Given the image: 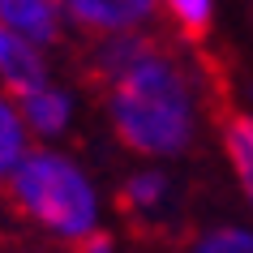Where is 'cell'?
<instances>
[{"mask_svg": "<svg viewBox=\"0 0 253 253\" xmlns=\"http://www.w3.org/2000/svg\"><path fill=\"white\" fill-rule=\"evenodd\" d=\"M107 107L120 142L137 155H176L193 137V86L159 43L107 86Z\"/></svg>", "mask_w": 253, "mask_h": 253, "instance_id": "1", "label": "cell"}, {"mask_svg": "<svg viewBox=\"0 0 253 253\" xmlns=\"http://www.w3.org/2000/svg\"><path fill=\"white\" fill-rule=\"evenodd\" d=\"M13 202L30 219H39L47 232L65 240L94 236V189L90 180L52 150H26V159L9 176Z\"/></svg>", "mask_w": 253, "mask_h": 253, "instance_id": "2", "label": "cell"}, {"mask_svg": "<svg viewBox=\"0 0 253 253\" xmlns=\"http://www.w3.org/2000/svg\"><path fill=\"white\" fill-rule=\"evenodd\" d=\"M0 78H4V86H9L17 99H26V94H35L39 86H47L35 47H30L26 39H17L4 22H0Z\"/></svg>", "mask_w": 253, "mask_h": 253, "instance_id": "3", "label": "cell"}, {"mask_svg": "<svg viewBox=\"0 0 253 253\" xmlns=\"http://www.w3.org/2000/svg\"><path fill=\"white\" fill-rule=\"evenodd\" d=\"M159 13L155 4L146 0H125V4H94V0H78V4H69V17L82 22V26L90 30H107V35H133L142 22Z\"/></svg>", "mask_w": 253, "mask_h": 253, "instance_id": "4", "label": "cell"}, {"mask_svg": "<svg viewBox=\"0 0 253 253\" xmlns=\"http://www.w3.org/2000/svg\"><path fill=\"white\" fill-rule=\"evenodd\" d=\"M0 22L26 43H52L60 30V9L47 0H13V4H0Z\"/></svg>", "mask_w": 253, "mask_h": 253, "instance_id": "5", "label": "cell"}, {"mask_svg": "<svg viewBox=\"0 0 253 253\" xmlns=\"http://www.w3.org/2000/svg\"><path fill=\"white\" fill-rule=\"evenodd\" d=\"M69 120V94L52 90V86H39L35 94L22 99V125H30L35 133H60Z\"/></svg>", "mask_w": 253, "mask_h": 253, "instance_id": "6", "label": "cell"}, {"mask_svg": "<svg viewBox=\"0 0 253 253\" xmlns=\"http://www.w3.org/2000/svg\"><path fill=\"white\" fill-rule=\"evenodd\" d=\"M223 137H227V155H232V163H236V172H240V185H245V193L253 202V120L227 112Z\"/></svg>", "mask_w": 253, "mask_h": 253, "instance_id": "7", "label": "cell"}, {"mask_svg": "<svg viewBox=\"0 0 253 253\" xmlns=\"http://www.w3.org/2000/svg\"><path fill=\"white\" fill-rule=\"evenodd\" d=\"M26 159V125L13 103L0 99V176H13V168Z\"/></svg>", "mask_w": 253, "mask_h": 253, "instance_id": "8", "label": "cell"}, {"mask_svg": "<svg viewBox=\"0 0 253 253\" xmlns=\"http://www.w3.org/2000/svg\"><path fill=\"white\" fill-rule=\"evenodd\" d=\"M168 13L176 17L180 35H189V39H202L206 26H211V4L206 0H176V4H168Z\"/></svg>", "mask_w": 253, "mask_h": 253, "instance_id": "9", "label": "cell"}, {"mask_svg": "<svg viewBox=\"0 0 253 253\" xmlns=\"http://www.w3.org/2000/svg\"><path fill=\"white\" fill-rule=\"evenodd\" d=\"M193 253H253V232H236V227L211 232Z\"/></svg>", "mask_w": 253, "mask_h": 253, "instance_id": "10", "label": "cell"}, {"mask_svg": "<svg viewBox=\"0 0 253 253\" xmlns=\"http://www.w3.org/2000/svg\"><path fill=\"white\" fill-rule=\"evenodd\" d=\"M163 193V180L159 176H137V180H129V189H125V198L137 202V206H155Z\"/></svg>", "mask_w": 253, "mask_h": 253, "instance_id": "11", "label": "cell"}, {"mask_svg": "<svg viewBox=\"0 0 253 253\" xmlns=\"http://www.w3.org/2000/svg\"><path fill=\"white\" fill-rule=\"evenodd\" d=\"M78 253H112V240L94 232V236H86V240L78 245Z\"/></svg>", "mask_w": 253, "mask_h": 253, "instance_id": "12", "label": "cell"}]
</instances>
